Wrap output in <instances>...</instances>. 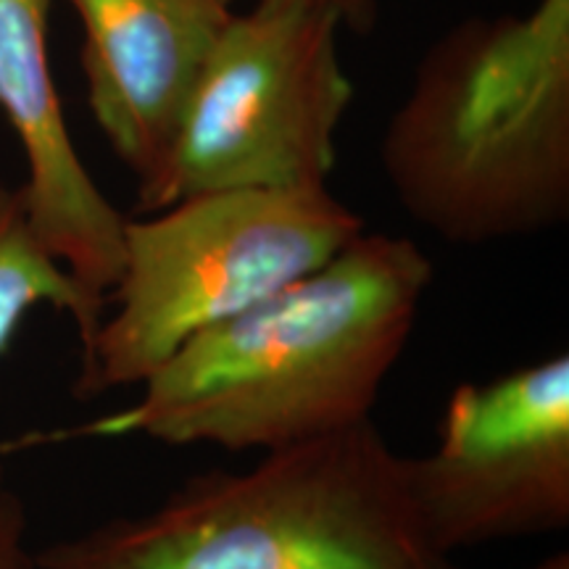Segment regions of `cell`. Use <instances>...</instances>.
Listing matches in <instances>:
<instances>
[{
	"instance_id": "11",
	"label": "cell",
	"mask_w": 569,
	"mask_h": 569,
	"mask_svg": "<svg viewBox=\"0 0 569 569\" xmlns=\"http://www.w3.org/2000/svg\"><path fill=\"white\" fill-rule=\"evenodd\" d=\"M259 3L330 13L340 27H351V30H369L377 13V0H259Z\"/></svg>"
},
{
	"instance_id": "9",
	"label": "cell",
	"mask_w": 569,
	"mask_h": 569,
	"mask_svg": "<svg viewBox=\"0 0 569 569\" xmlns=\"http://www.w3.org/2000/svg\"><path fill=\"white\" fill-rule=\"evenodd\" d=\"M38 306L67 311L74 319L82 348L103 319V311L40 243L19 188H0V353L17 336L21 319ZM3 482L0 469V486Z\"/></svg>"
},
{
	"instance_id": "4",
	"label": "cell",
	"mask_w": 569,
	"mask_h": 569,
	"mask_svg": "<svg viewBox=\"0 0 569 569\" xmlns=\"http://www.w3.org/2000/svg\"><path fill=\"white\" fill-rule=\"evenodd\" d=\"M127 219L122 269L74 393L140 386L182 343L343 251L365 222L327 188H230Z\"/></svg>"
},
{
	"instance_id": "10",
	"label": "cell",
	"mask_w": 569,
	"mask_h": 569,
	"mask_svg": "<svg viewBox=\"0 0 569 569\" xmlns=\"http://www.w3.org/2000/svg\"><path fill=\"white\" fill-rule=\"evenodd\" d=\"M0 569H46L27 546V511L13 490L0 486Z\"/></svg>"
},
{
	"instance_id": "1",
	"label": "cell",
	"mask_w": 569,
	"mask_h": 569,
	"mask_svg": "<svg viewBox=\"0 0 569 569\" xmlns=\"http://www.w3.org/2000/svg\"><path fill=\"white\" fill-rule=\"evenodd\" d=\"M432 274L415 240L359 232L325 267L182 343L132 407L40 440L146 436L267 453L365 422Z\"/></svg>"
},
{
	"instance_id": "8",
	"label": "cell",
	"mask_w": 569,
	"mask_h": 569,
	"mask_svg": "<svg viewBox=\"0 0 569 569\" xmlns=\"http://www.w3.org/2000/svg\"><path fill=\"white\" fill-rule=\"evenodd\" d=\"M82 24L88 103L111 151L138 180L161 169L184 101L232 0H67Z\"/></svg>"
},
{
	"instance_id": "5",
	"label": "cell",
	"mask_w": 569,
	"mask_h": 569,
	"mask_svg": "<svg viewBox=\"0 0 569 569\" xmlns=\"http://www.w3.org/2000/svg\"><path fill=\"white\" fill-rule=\"evenodd\" d=\"M338 19L293 6L234 13L198 71L142 213L230 188H327L353 101Z\"/></svg>"
},
{
	"instance_id": "6",
	"label": "cell",
	"mask_w": 569,
	"mask_h": 569,
	"mask_svg": "<svg viewBox=\"0 0 569 569\" xmlns=\"http://www.w3.org/2000/svg\"><path fill=\"white\" fill-rule=\"evenodd\" d=\"M427 536L453 553L569 525V356L465 382L448 398L438 448L407 457Z\"/></svg>"
},
{
	"instance_id": "3",
	"label": "cell",
	"mask_w": 569,
	"mask_h": 569,
	"mask_svg": "<svg viewBox=\"0 0 569 569\" xmlns=\"http://www.w3.org/2000/svg\"><path fill=\"white\" fill-rule=\"evenodd\" d=\"M46 569H465L427 536L372 419L211 469L159 507L38 551Z\"/></svg>"
},
{
	"instance_id": "12",
	"label": "cell",
	"mask_w": 569,
	"mask_h": 569,
	"mask_svg": "<svg viewBox=\"0 0 569 569\" xmlns=\"http://www.w3.org/2000/svg\"><path fill=\"white\" fill-rule=\"evenodd\" d=\"M540 569H567V557H561V559H553V561H549V565H546V567H540Z\"/></svg>"
},
{
	"instance_id": "7",
	"label": "cell",
	"mask_w": 569,
	"mask_h": 569,
	"mask_svg": "<svg viewBox=\"0 0 569 569\" xmlns=\"http://www.w3.org/2000/svg\"><path fill=\"white\" fill-rule=\"evenodd\" d=\"M48 11L51 0H0V113L24 153L19 193L34 234L106 311L127 217L92 180L69 134L48 53Z\"/></svg>"
},
{
	"instance_id": "2",
	"label": "cell",
	"mask_w": 569,
	"mask_h": 569,
	"mask_svg": "<svg viewBox=\"0 0 569 569\" xmlns=\"http://www.w3.org/2000/svg\"><path fill=\"white\" fill-rule=\"evenodd\" d=\"M380 161L446 243L528 238L569 217V0L472 17L427 48Z\"/></svg>"
}]
</instances>
